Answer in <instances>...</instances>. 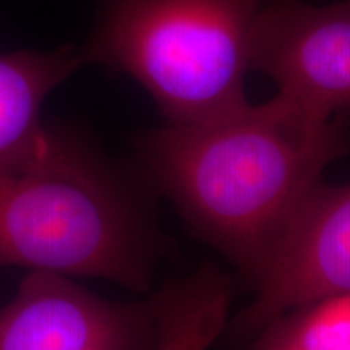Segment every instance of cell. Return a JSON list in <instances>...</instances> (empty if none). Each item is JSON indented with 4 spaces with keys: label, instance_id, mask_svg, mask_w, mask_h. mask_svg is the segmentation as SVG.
Here are the masks:
<instances>
[{
    "label": "cell",
    "instance_id": "9c48e42d",
    "mask_svg": "<svg viewBox=\"0 0 350 350\" xmlns=\"http://www.w3.org/2000/svg\"><path fill=\"white\" fill-rule=\"evenodd\" d=\"M279 318L306 350H350V294L323 297Z\"/></svg>",
    "mask_w": 350,
    "mask_h": 350
},
{
    "label": "cell",
    "instance_id": "7a4b0ae2",
    "mask_svg": "<svg viewBox=\"0 0 350 350\" xmlns=\"http://www.w3.org/2000/svg\"><path fill=\"white\" fill-rule=\"evenodd\" d=\"M8 266L148 286L142 211L103 161L64 131L49 129L41 154L0 183V268Z\"/></svg>",
    "mask_w": 350,
    "mask_h": 350
},
{
    "label": "cell",
    "instance_id": "30bf717a",
    "mask_svg": "<svg viewBox=\"0 0 350 350\" xmlns=\"http://www.w3.org/2000/svg\"><path fill=\"white\" fill-rule=\"evenodd\" d=\"M252 350H306L297 342L282 318H275L258 332Z\"/></svg>",
    "mask_w": 350,
    "mask_h": 350
},
{
    "label": "cell",
    "instance_id": "3957f363",
    "mask_svg": "<svg viewBox=\"0 0 350 350\" xmlns=\"http://www.w3.org/2000/svg\"><path fill=\"white\" fill-rule=\"evenodd\" d=\"M262 0H103L81 46L138 81L167 124H203L248 106L252 34Z\"/></svg>",
    "mask_w": 350,
    "mask_h": 350
},
{
    "label": "cell",
    "instance_id": "6da1fadb",
    "mask_svg": "<svg viewBox=\"0 0 350 350\" xmlns=\"http://www.w3.org/2000/svg\"><path fill=\"white\" fill-rule=\"evenodd\" d=\"M139 150L156 182L214 247L255 278L350 150V112L319 117L279 94L203 124L146 131Z\"/></svg>",
    "mask_w": 350,
    "mask_h": 350
},
{
    "label": "cell",
    "instance_id": "52a82bcc",
    "mask_svg": "<svg viewBox=\"0 0 350 350\" xmlns=\"http://www.w3.org/2000/svg\"><path fill=\"white\" fill-rule=\"evenodd\" d=\"M83 65L75 46L0 52V183L23 172L46 148L44 104Z\"/></svg>",
    "mask_w": 350,
    "mask_h": 350
},
{
    "label": "cell",
    "instance_id": "277c9868",
    "mask_svg": "<svg viewBox=\"0 0 350 350\" xmlns=\"http://www.w3.org/2000/svg\"><path fill=\"white\" fill-rule=\"evenodd\" d=\"M253 282L255 300L230 325L234 340L313 300L350 294V183L314 188Z\"/></svg>",
    "mask_w": 350,
    "mask_h": 350
},
{
    "label": "cell",
    "instance_id": "8992f818",
    "mask_svg": "<svg viewBox=\"0 0 350 350\" xmlns=\"http://www.w3.org/2000/svg\"><path fill=\"white\" fill-rule=\"evenodd\" d=\"M151 349V308L104 300L68 275L31 271L0 308V350Z\"/></svg>",
    "mask_w": 350,
    "mask_h": 350
},
{
    "label": "cell",
    "instance_id": "ba28073f",
    "mask_svg": "<svg viewBox=\"0 0 350 350\" xmlns=\"http://www.w3.org/2000/svg\"><path fill=\"white\" fill-rule=\"evenodd\" d=\"M229 305L230 288L211 268L172 282L151 305L154 350H209L224 331Z\"/></svg>",
    "mask_w": 350,
    "mask_h": 350
},
{
    "label": "cell",
    "instance_id": "5b68a950",
    "mask_svg": "<svg viewBox=\"0 0 350 350\" xmlns=\"http://www.w3.org/2000/svg\"><path fill=\"white\" fill-rule=\"evenodd\" d=\"M252 70L319 117L350 112V0L323 7L262 0L253 25Z\"/></svg>",
    "mask_w": 350,
    "mask_h": 350
}]
</instances>
